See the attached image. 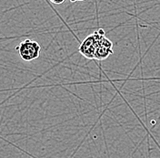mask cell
Returning a JSON list of instances; mask_svg holds the SVG:
<instances>
[{
  "label": "cell",
  "instance_id": "1",
  "mask_svg": "<svg viewBox=\"0 0 160 158\" xmlns=\"http://www.w3.org/2000/svg\"><path fill=\"white\" fill-rule=\"evenodd\" d=\"M20 58L25 61H32L38 59L41 53V47L39 43L35 40H26L16 47Z\"/></svg>",
  "mask_w": 160,
  "mask_h": 158
},
{
  "label": "cell",
  "instance_id": "2",
  "mask_svg": "<svg viewBox=\"0 0 160 158\" xmlns=\"http://www.w3.org/2000/svg\"><path fill=\"white\" fill-rule=\"evenodd\" d=\"M98 40H97L96 36L93 33L89 36H88L80 44L78 50L86 58L93 59H95V53L98 48Z\"/></svg>",
  "mask_w": 160,
  "mask_h": 158
},
{
  "label": "cell",
  "instance_id": "4",
  "mask_svg": "<svg viewBox=\"0 0 160 158\" xmlns=\"http://www.w3.org/2000/svg\"><path fill=\"white\" fill-rule=\"evenodd\" d=\"M65 1H66V0H50L51 3L56 4V5H61V4H63Z\"/></svg>",
  "mask_w": 160,
  "mask_h": 158
},
{
  "label": "cell",
  "instance_id": "5",
  "mask_svg": "<svg viewBox=\"0 0 160 158\" xmlns=\"http://www.w3.org/2000/svg\"><path fill=\"white\" fill-rule=\"evenodd\" d=\"M72 3H74V2H83V1H86V0H70Z\"/></svg>",
  "mask_w": 160,
  "mask_h": 158
},
{
  "label": "cell",
  "instance_id": "3",
  "mask_svg": "<svg viewBox=\"0 0 160 158\" xmlns=\"http://www.w3.org/2000/svg\"><path fill=\"white\" fill-rule=\"evenodd\" d=\"M113 54V43L108 38L104 37L98 41V48L95 53V59L104 60Z\"/></svg>",
  "mask_w": 160,
  "mask_h": 158
}]
</instances>
